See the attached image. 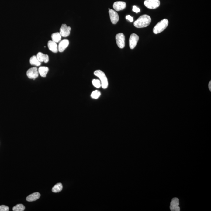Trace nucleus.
Returning a JSON list of instances; mask_svg holds the SVG:
<instances>
[{
	"label": "nucleus",
	"mask_w": 211,
	"mask_h": 211,
	"mask_svg": "<svg viewBox=\"0 0 211 211\" xmlns=\"http://www.w3.org/2000/svg\"><path fill=\"white\" fill-rule=\"evenodd\" d=\"M30 63L31 65L39 66L41 65V62L38 60L36 56H33L30 59Z\"/></svg>",
	"instance_id": "obj_17"
},
{
	"label": "nucleus",
	"mask_w": 211,
	"mask_h": 211,
	"mask_svg": "<svg viewBox=\"0 0 211 211\" xmlns=\"http://www.w3.org/2000/svg\"><path fill=\"white\" fill-rule=\"evenodd\" d=\"M160 0H145L144 5L147 8L150 9H154L160 6Z\"/></svg>",
	"instance_id": "obj_4"
},
{
	"label": "nucleus",
	"mask_w": 211,
	"mask_h": 211,
	"mask_svg": "<svg viewBox=\"0 0 211 211\" xmlns=\"http://www.w3.org/2000/svg\"><path fill=\"white\" fill-rule=\"evenodd\" d=\"M109 13L111 21L112 24H116L118 22L119 20V16L116 11L113 9H109Z\"/></svg>",
	"instance_id": "obj_10"
},
{
	"label": "nucleus",
	"mask_w": 211,
	"mask_h": 211,
	"mask_svg": "<svg viewBox=\"0 0 211 211\" xmlns=\"http://www.w3.org/2000/svg\"><path fill=\"white\" fill-rule=\"evenodd\" d=\"M151 19L147 15H144L134 22V25L137 28H143L148 26L151 23Z\"/></svg>",
	"instance_id": "obj_1"
},
{
	"label": "nucleus",
	"mask_w": 211,
	"mask_h": 211,
	"mask_svg": "<svg viewBox=\"0 0 211 211\" xmlns=\"http://www.w3.org/2000/svg\"><path fill=\"white\" fill-rule=\"evenodd\" d=\"M37 57L40 62L47 63L49 61V57L47 54H46L39 52L37 54Z\"/></svg>",
	"instance_id": "obj_13"
},
{
	"label": "nucleus",
	"mask_w": 211,
	"mask_h": 211,
	"mask_svg": "<svg viewBox=\"0 0 211 211\" xmlns=\"http://www.w3.org/2000/svg\"><path fill=\"white\" fill-rule=\"evenodd\" d=\"M211 81L210 82H209V90H210V91H211Z\"/></svg>",
	"instance_id": "obj_26"
},
{
	"label": "nucleus",
	"mask_w": 211,
	"mask_h": 211,
	"mask_svg": "<svg viewBox=\"0 0 211 211\" xmlns=\"http://www.w3.org/2000/svg\"><path fill=\"white\" fill-rule=\"evenodd\" d=\"M171 210L172 211H179L180 207H179V200L178 198H175L172 199L171 202Z\"/></svg>",
	"instance_id": "obj_9"
},
{
	"label": "nucleus",
	"mask_w": 211,
	"mask_h": 211,
	"mask_svg": "<svg viewBox=\"0 0 211 211\" xmlns=\"http://www.w3.org/2000/svg\"><path fill=\"white\" fill-rule=\"evenodd\" d=\"M69 40L67 39L63 40L60 42L58 46V51L61 53L65 50L66 48L68 47L69 45Z\"/></svg>",
	"instance_id": "obj_12"
},
{
	"label": "nucleus",
	"mask_w": 211,
	"mask_h": 211,
	"mask_svg": "<svg viewBox=\"0 0 211 211\" xmlns=\"http://www.w3.org/2000/svg\"><path fill=\"white\" fill-rule=\"evenodd\" d=\"M101 95L100 92L98 90H95L92 93L91 96L92 98L94 99H98L100 96Z\"/></svg>",
	"instance_id": "obj_21"
},
{
	"label": "nucleus",
	"mask_w": 211,
	"mask_h": 211,
	"mask_svg": "<svg viewBox=\"0 0 211 211\" xmlns=\"http://www.w3.org/2000/svg\"><path fill=\"white\" fill-rule=\"evenodd\" d=\"M48 47L50 51L53 53H57L58 51V46L57 43L53 41H49L48 42Z\"/></svg>",
	"instance_id": "obj_14"
},
{
	"label": "nucleus",
	"mask_w": 211,
	"mask_h": 211,
	"mask_svg": "<svg viewBox=\"0 0 211 211\" xmlns=\"http://www.w3.org/2000/svg\"><path fill=\"white\" fill-rule=\"evenodd\" d=\"M9 207L5 205H1L0 206V211H8Z\"/></svg>",
	"instance_id": "obj_23"
},
{
	"label": "nucleus",
	"mask_w": 211,
	"mask_h": 211,
	"mask_svg": "<svg viewBox=\"0 0 211 211\" xmlns=\"http://www.w3.org/2000/svg\"><path fill=\"white\" fill-rule=\"evenodd\" d=\"M38 71L36 67H33L29 69L27 72V75L29 79H35L38 76Z\"/></svg>",
	"instance_id": "obj_8"
},
{
	"label": "nucleus",
	"mask_w": 211,
	"mask_h": 211,
	"mask_svg": "<svg viewBox=\"0 0 211 211\" xmlns=\"http://www.w3.org/2000/svg\"><path fill=\"white\" fill-rule=\"evenodd\" d=\"M94 74L99 78L101 82V87L103 89L107 88L108 85V80L105 73L102 71L98 70L94 72Z\"/></svg>",
	"instance_id": "obj_2"
},
{
	"label": "nucleus",
	"mask_w": 211,
	"mask_h": 211,
	"mask_svg": "<svg viewBox=\"0 0 211 211\" xmlns=\"http://www.w3.org/2000/svg\"><path fill=\"white\" fill-rule=\"evenodd\" d=\"M63 189V186L61 183H58L55 185L52 188V191L53 192L58 193Z\"/></svg>",
	"instance_id": "obj_19"
},
{
	"label": "nucleus",
	"mask_w": 211,
	"mask_h": 211,
	"mask_svg": "<svg viewBox=\"0 0 211 211\" xmlns=\"http://www.w3.org/2000/svg\"><path fill=\"white\" fill-rule=\"evenodd\" d=\"M139 40V36L136 34L133 33L130 36L129 39V45L130 49L135 48Z\"/></svg>",
	"instance_id": "obj_7"
},
{
	"label": "nucleus",
	"mask_w": 211,
	"mask_h": 211,
	"mask_svg": "<svg viewBox=\"0 0 211 211\" xmlns=\"http://www.w3.org/2000/svg\"><path fill=\"white\" fill-rule=\"evenodd\" d=\"M116 43L120 49H123L125 46V37L122 33L117 34L116 37Z\"/></svg>",
	"instance_id": "obj_5"
},
{
	"label": "nucleus",
	"mask_w": 211,
	"mask_h": 211,
	"mask_svg": "<svg viewBox=\"0 0 211 211\" xmlns=\"http://www.w3.org/2000/svg\"><path fill=\"white\" fill-rule=\"evenodd\" d=\"M52 41H54L56 43H57L61 40V36L60 33L58 32L55 33L51 35Z\"/></svg>",
	"instance_id": "obj_18"
},
{
	"label": "nucleus",
	"mask_w": 211,
	"mask_h": 211,
	"mask_svg": "<svg viewBox=\"0 0 211 211\" xmlns=\"http://www.w3.org/2000/svg\"><path fill=\"white\" fill-rule=\"evenodd\" d=\"M71 28L70 27L67 26L66 24H63L60 28V34L61 36L64 37H67L70 34Z\"/></svg>",
	"instance_id": "obj_6"
},
{
	"label": "nucleus",
	"mask_w": 211,
	"mask_h": 211,
	"mask_svg": "<svg viewBox=\"0 0 211 211\" xmlns=\"http://www.w3.org/2000/svg\"><path fill=\"white\" fill-rule=\"evenodd\" d=\"M49 69L47 67H41L38 68V73L42 77H46Z\"/></svg>",
	"instance_id": "obj_16"
},
{
	"label": "nucleus",
	"mask_w": 211,
	"mask_h": 211,
	"mask_svg": "<svg viewBox=\"0 0 211 211\" xmlns=\"http://www.w3.org/2000/svg\"><path fill=\"white\" fill-rule=\"evenodd\" d=\"M40 194L39 193H34L27 196L26 198V199L29 202H32V201H35L39 199L40 198Z\"/></svg>",
	"instance_id": "obj_15"
},
{
	"label": "nucleus",
	"mask_w": 211,
	"mask_h": 211,
	"mask_svg": "<svg viewBox=\"0 0 211 211\" xmlns=\"http://www.w3.org/2000/svg\"><path fill=\"white\" fill-rule=\"evenodd\" d=\"M133 11L135 12L136 13H138L140 12V10L139 8L137 7V6H133Z\"/></svg>",
	"instance_id": "obj_24"
},
{
	"label": "nucleus",
	"mask_w": 211,
	"mask_h": 211,
	"mask_svg": "<svg viewBox=\"0 0 211 211\" xmlns=\"http://www.w3.org/2000/svg\"><path fill=\"white\" fill-rule=\"evenodd\" d=\"M25 209V207L22 204H18L13 207V211H23Z\"/></svg>",
	"instance_id": "obj_20"
},
{
	"label": "nucleus",
	"mask_w": 211,
	"mask_h": 211,
	"mask_svg": "<svg viewBox=\"0 0 211 211\" xmlns=\"http://www.w3.org/2000/svg\"><path fill=\"white\" fill-rule=\"evenodd\" d=\"M126 6V3L123 1H116L114 3L113 8L116 11L123 10Z\"/></svg>",
	"instance_id": "obj_11"
},
{
	"label": "nucleus",
	"mask_w": 211,
	"mask_h": 211,
	"mask_svg": "<svg viewBox=\"0 0 211 211\" xmlns=\"http://www.w3.org/2000/svg\"><path fill=\"white\" fill-rule=\"evenodd\" d=\"M126 19L127 20H129L130 22H133V17L130 16V15H128V16H126Z\"/></svg>",
	"instance_id": "obj_25"
},
{
	"label": "nucleus",
	"mask_w": 211,
	"mask_h": 211,
	"mask_svg": "<svg viewBox=\"0 0 211 211\" xmlns=\"http://www.w3.org/2000/svg\"><path fill=\"white\" fill-rule=\"evenodd\" d=\"M92 83L94 87L96 88H99L101 87V81L99 80H98V79H93Z\"/></svg>",
	"instance_id": "obj_22"
},
{
	"label": "nucleus",
	"mask_w": 211,
	"mask_h": 211,
	"mask_svg": "<svg viewBox=\"0 0 211 211\" xmlns=\"http://www.w3.org/2000/svg\"><path fill=\"white\" fill-rule=\"evenodd\" d=\"M168 24V19H163L155 26L153 29V33L155 34L160 33L167 28Z\"/></svg>",
	"instance_id": "obj_3"
}]
</instances>
